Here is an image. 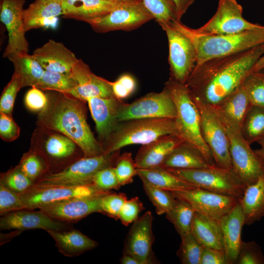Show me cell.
Returning a JSON list of instances; mask_svg holds the SVG:
<instances>
[{
  "mask_svg": "<svg viewBox=\"0 0 264 264\" xmlns=\"http://www.w3.org/2000/svg\"><path fill=\"white\" fill-rule=\"evenodd\" d=\"M110 192L111 191L100 190L91 184L81 186H33L20 195L24 209L34 210L72 198L101 196Z\"/></svg>",
  "mask_w": 264,
  "mask_h": 264,
  "instance_id": "14",
  "label": "cell"
},
{
  "mask_svg": "<svg viewBox=\"0 0 264 264\" xmlns=\"http://www.w3.org/2000/svg\"><path fill=\"white\" fill-rule=\"evenodd\" d=\"M30 148L45 157L50 165V173L60 172L84 157L81 148L68 137L39 127L33 133Z\"/></svg>",
  "mask_w": 264,
  "mask_h": 264,
  "instance_id": "7",
  "label": "cell"
},
{
  "mask_svg": "<svg viewBox=\"0 0 264 264\" xmlns=\"http://www.w3.org/2000/svg\"><path fill=\"white\" fill-rule=\"evenodd\" d=\"M191 232L203 246L224 250L220 220L196 211Z\"/></svg>",
  "mask_w": 264,
  "mask_h": 264,
  "instance_id": "30",
  "label": "cell"
},
{
  "mask_svg": "<svg viewBox=\"0 0 264 264\" xmlns=\"http://www.w3.org/2000/svg\"><path fill=\"white\" fill-rule=\"evenodd\" d=\"M126 195L123 193L112 192L103 195L101 198V213L117 220L120 211L127 200Z\"/></svg>",
  "mask_w": 264,
  "mask_h": 264,
  "instance_id": "46",
  "label": "cell"
},
{
  "mask_svg": "<svg viewBox=\"0 0 264 264\" xmlns=\"http://www.w3.org/2000/svg\"><path fill=\"white\" fill-rule=\"evenodd\" d=\"M153 185L161 189L176 191L196 188L175 175L161 165L148 168L137 169V175Z\"/></svg>",
  "mask_w": 264,
  "mask_h": 264,
  "instance_id": "34",
  "label": "cell"
},
{
  "mask_svg": "<svg viewBox=\"0 0 264 264\" xmlns=\"http://www.w3.org/2000/svg\"><path fill=\"white\" fill-rule=\"evenodd\" d=\"M164 87L176 106L178 136L198 148L210 165H215L212 152L201 135L199 110L185 84L169 78Z\"/></svg>",
  "mask_w": 264,
  "mask_h": 264,
  "instance_id": "5",
  "label": "cell"
},
{
  "mask_svg": "<svg viewBox=\"0 0 264 264\" xmlns=\"http://www.w3.org/2000/svg\"><path fill=\"white\" fill-rule=\"evenodd\" d=\"M209 106L225 129L240 131L252 105L242 84L220 101Z\"/></svg>",
  "mask_w": 264,
  "mask_h": 264,
  "instance_id": "22",
  "label": "cell"
},
{
  "mask_svg": "<svg viewBox=\"0 0 264 264\" xmlns=\"http://www.w3.org/2000/svg\"><path fill=\"white\" fill-rule=\"evenodd\" d=\"M119 155L120 151H118L99 156L83 157L60 172L45 175L33 186H81L93 184L94 175L103 168L115 166Z\"/></svg>",
  "mask_w": 264,
  "mask_h": 264,
  "instance_id": "8",
  "label": "cell"
},
{
  "mask_svg": "<svg viewBox=\"0 0 264 264\" xmlns=\"http://www.w3.org/2000/svg\"><path fill=\"white\" fill-rule=\"evenodd\" d=\"M61 0L63 1V0Z\"/></svg>",
  "mask_w": 264,
  "mask_h": 264,
  "instance_id": "59",
  "label": "cell"
},
{
  "mask_svg": "<svg viewBox=\"0 0 264 264\" xmlns=\"http://www.w3.org/2000/svg\"><path fill=\"white\" fill-rule=\"evenodd\" d=\"M12 63L14 73L20 78L22 88L37 85L44 69L33 55L27 52H19L6 57Z\"/></svg>",
  "mask_w": 264,
  "mask_h": 264,
  "instance_id": "33",
  "label": "cell"
},
{
  "mask_svg": "<svg viewBox=\"0 0 264 264\" xmlns=\"http://www.w3.org/2000/svg\"><path fill=\"white\" fill-rule=\"evenodd\" d=\"M114 96L122 100L131 95L135 90L136 83L134 77L130 74L121 75L114 82H111Z\"/></svg>",
  "mask_w": 264,
  "mask_h": 264,
  "instance_id": "50",
  "label": "cell"
},
{
  "mask_svg": "<svg viewBox=\"0 0 264 264\" xmlns=\"http://www.w3.org/2000/svg\"><path fill=\"white\" fill-rule=\"evenodd\" d=\"M193 100L200 113L202 138L212 152L215 164L222 168L232 169L229 141L225 128L209 105Z\"/></svg>",
  "mask_w": 264,
  "mask_h": 264,
  "instance_id": "12",
  "label": "cell"
},
{
  "mask_svg": "<svg viewBox=\"0 0 264 264\" xmlns=\"http://www.w3.org/2000/svg\"><path fill=\"white\" fill-rule=\"evenodd\" d=\"M236 264H264V255L261 247L254 241H242Z\"/></svg>",
  "mask_w": 264,
  "mask_h": 264,
  "instance_id": "47",
  "label": "cell"
},
{
  "mask_svg": "<svg viewBox=\"0 0 264 264\" xmlns=\"http://www.w3.org/2000/svg\"><path fill=\"white\" fill-rule=\"evenodd\" d=\"M260 148L254 150V152L264 160V139L260 140L257 142Z\"/></svg>",
  "mask_w": 264,
  "mask_h": 264,
  "instance_id": "57",
  "label": "cell"
},
{
  "mask_svg": "<svg viewBox=\"0 0 264 264\" xmlns=\"http://www.w3.org/2000/svg\"><path fill=\"white\" fill-rule=\"evenodd\" d=\"M0 182L12 191L22 194L28 190L34 183L17 165L7 171L0 174Z\"/></svg>",
  "mask_w": 264,
  "mask_h": 264,
  "instance_id": "42",
  "label": "cell"
},
{
  "mask_svg": "<svg viewBox=\"0 0 264 264\" xmlns=\"http://www.w3.org/2000/svg\"><path fill=\"white\" fill-rule=\"evenodd\" d=\"M240 132L250 145L264 139V109L252 106L245 117Z\"/></svg>",
  "mask_w": 264,
  "mask_h": 264,
  "instance_id": "36",
  "label": "cell"
},
{
  "mask_svg": "<svg viewBox=\"0 0 264 264\" xmlns=\"http://www.w3.org/2000/svg\"><path fill=\"white\" fill-rule=\"evenodd\" d=\"M25 2V0H0V19L8 35L3 57L15 52L28 51L23 20Z\"/></svg>",
  "mask_w": 264,
  "mask_h": 264,
  "instance_id": "17",
  "label": "cell"
},
{
  "mask_svg": "<svg viewBox=\"0 0 264 264\" xmlns=\"http://www.w3.org/2000/svg\"><path fill=\"white\" fill-rule=\"evenodd\" d=\"M140 179L143 189L154 206L156 213L160 215L168 212L173 206L176 199L173 193L155 186L144 179Z\"/></svg>",
  "mask_w": 264,
  "mask_h": 264,
  "instance_id": "39",
  "label": "cell"
},
{
  "mask_svg": "<svg viewBox=\"0 0 264 264\" xmlns=\"http://www.w3.org/2000/svg\"><path fill=\"white\" fill-rule=\"evenodd\" d=\"M32 55L46 71L69 73L78 59L62 43L49 40Z\"/></svg>",
  "mask_w": 264,
  "mask_h": 264,
  "instance_id": "24",
  "label": "cell"
},
{
  "mask_svg": "<svg viewBox=\"0 0 264 264\" xmlns=\"http://www.w3.org/2000/svg\"><path fill=\"white\" fill-rule=\"evenodd\" d=\"M177 255L183 264H200L203 246L191 233L181 237Z\"/></svg>",
  "mask_w": 264,
  "mask_h": 264,
  "instance_id": "43",
  "label": "cell"
},
{
  "mask_svg": "<svg viewBox=\"0 0 264 264\" xmlns=\"http://www.w3.org/2000/svg\"><path fill=\"white\" fill-rule=\"evenodd\" d=\"M171 192L176 198L188 202L196 211L218 220L230 211L239 200L198 188Z\"/></svg>",
  "mask_w": 264,
  "mask_h": 264,
  "instance_id": "16",
  "label": "cell"
},
{
  "mask_svg": "<svg viewBox=\"0 0 264 264\" xmlns=\"http://www.w3.org/2000/svg\"><path fill=\"white\" fill-rule=\"evenodd\" d=\"M229 141L232 169L246 186L264 176V160L252 150L240 131L225 129Z\"/></svg>",
  "mask_w": 264,
  "mask_h": 264,
  "instance_id": "15",
  "label": "cell"
},
{
  "mask_svg": "<svg viewBox=\"0 0 264 264\" xmlns=\"http://www.w3.org/2000/svg\"><path fill=\"white\" fill-rule=\"evenodd\" d=\"M166 168L196 188L239 199L246 187L232 169L222 168L216 164L194 169Z\"/></svg>",
  "mask_w": 264,
  "mask_h": 264,
  "instance_id": "6",
  "label": "cell"
},
{
  "mask_svg": "<svg viewBox=\"0 0 264 264\" xmlns=\"http://www.w3.org/2000/svg\"><path fill=\"white\" fill-rule=\"evenodd\" d=\"M22 88L19 75L13 73L10 81L4 87L0 98V112L12 115L17 94Z\"/></svg>",
  "mask_w": 264,
  "mask_h": 264,
  "instance_id": "45",
  "label": "cell"
},
{
  "mask_svg": "<svg viewBox=\"0 0 264 264\" xmlns=\"http://www.w3.org/2000/svg\"><path fill=\"white\" fill-rule=\"evenodd\" d=\"M144 209L139 198L133 197L125 201L120 211L119 219L123 225L127 226L136 220L139 214Z\"/></svg>",
  "mask_w": 264,
  "mask_h": 264,
  "instance_id": "51",
  "label": "cell"
},
{
  "mask_svg": "<svg viewBox=\"0 0 264 264\" xmlns=\"http://www.w3.org/2000/svg\"><path fill=\"white\" fill-rule=\"evenodd\" d=\"M61 0H35L24 9L23 25L25 32L39 28H56L58 17L62 15Z\"/></svg>",
  "mask_w": 264,
  "mask_h": 264,
  "instance_id": "25",
  "label": "cell"
},
{
  "mask_svg": "<svg viewBox=\"0 0 264 264\" xmlns=\"http://www.w3.org/2000/svg\"><path fill=\"white\" fill-rule=\"evenodd\" d=\"M71 74L76 86L68 94L77 99L86 102L92 97L114 96L111 82L94 74L81 59L73 67Z\"/></svg>",
  "mask_w": 264,
  "mask_h": 264,
  "instance_id": "21",
  "label": "cell"
},
{
  "mask_svg": "<svg viewBox=\"0 0 264 264\" xmlns=\"http://www.w3.org/2000/svg\"><path fill=\"white\" fill-rule=\"evenodd\" d=\"M20 128L12 115L0 112V137L6 142H11L19 136Z\"/></svg>",
  "mask_w": 264,
  "mask_h": 264,
  "instance_id": "53",
  "label": "cell"
},
{
  "mask_svg": "<svg viewBox=\"0 0 264 264\" xmlns=\"http://www.w3.org/2000/svg\"><path fill=\"white\" fill-rule=\"evenodd\" d=\"M196 210L187 201L176 198L172 208L166 213L167 219L174 225L180 237L191 233Z\"/></svg>",
  "mask_w": 264,
  "mask_h": 264,
  "instance_id": "35",
  "label": "cell"
},
{
  "mask_svg": "<svg viewBox=\"0 0 264 264\" xmlns=\"http://www.w3.org/2000/svg\"><path fill=\"white\" fill-rule=\"evenodd\" d=\"M176 7L177 20L179 22L195 0H171Z\"/></svg>",
  "mask_w": 264,
  "mask_h": 264,
  "instance_id": "55",
  "label": "cell"
},
{
  "mask_svg": "<svg viewBox=\"0 0 264 264\" xmlns=\"http://www.w3.org/2000/svg\"><path fill=\"white\" fill-rule=\"evenodd\" d=\"M220 222L228 264H235L242 242V230L244 225L243 214L239 200L230 211L221 218Z\"/></svg>",
  "mask_w": 264,
  "mask_h": 264,
  "instance_id": "26",
  "label": "cell"
},
{
  "mask_svg": "<svg viewBox=\"0 0 264 264\" xmlns=\"http://www.w3.org/2000/svg\"><path fill=\"white\" fill-rule=\"evenodd\" d=\"M153 221L152 212H146L133 222L126 239L124 253L132 256L141 264L155 262L152 251L154 240Z\"/></svg>",
  "mask_w": 264,
  "mask_h": 264,
  "instance_id": "18",
  "label": "cell"
},
{
  "mask_svg": "<svg viewBox=\"0 0 264 264\" xmlns=\"http://www.w3.org/2000/svg\"><path fill=\"white\" fill-rule=\"evenodd\" d=\"M92 183L99 189L105 191L118 190L121 186L114 166L108 167L98 171L93 177Z\"/></svg>",
  "mask_w": 264,
  "mask_h": 264,
  "instance_id": "49",
  "label": "cell"
},
{
  "mask_svg": "<svg viewBox=\"0 0 264 264\" xmlns=\"http://www.w3.org/2000/svg\"><path fill=\"white\" fill-rule=\"evenodd\" d=\"M264 54V44L196 65L185 84L191 97L217 103L242 85Z\"/></svg>",
  "mask_w": 264,
  "mask_h": 264,
  "instance_id": "1",
  "label": "cell"
},
{
  "mask_svg": "<svg viewBox=\"0 0 264 264\" xmlns=\"http://www.w3.org/2000/svg\"><path fill=\"white\" fill-rule=\"evenodd\" d=\"M124 0H64V18L86 22L111 11Z\"/></svg>",
  "mask_w": 264,
  "mask_h": 264,
  "instance_id": "27",
  "label": "cell"
},
{
  "mask_svg": "<svg viewBox=\"0 0 264 264\" xmlns=\"http://www.w3.org/2000/svg\"><path fill=\"white\" fill-rule=\"evenodd\" d=\"M173 22L161 27L168 42L170 78L185 84L196 65L197 52L190 39Z\"/></svg>",
  "mask_w": 264,
  "mask_h": 264,
  "instance_id": "10",
  "label": "cell"
},
{
  "mask_svg": "<svg viewBox=\"0 0 264 264\" xmlns=\"http://www.w3.org/2000/svg\"><path fill=\"white\" fill-rule=\"evenodd\" d=\"M209 165L198 148L184 141L174 148L161 165L165 168L178 169H199Z\"/></svg>",
  "mask_w": 264,
  "mask_h": 264,
  "instance_id": "31",
  "label": "cell"
},
{
  "mask_svg": "<svg viewBox=\"0 0 264 264\" xmlns=\"http://www.w3.org/2000/svg\"><path fill=\"white\" fill-rule=\"evenodd\" d=\"M182 141L177 135L167 134L142 145L134 160L137 168L148 169L161 165L167 155Z\"/></svg>",
  "mask_w": 264,
  "mask_h": 264,
  "instance_id": "28",
  "label": "cell"
},
{
  "mask_svg": "<svg viewBox=\"0 0 264 264\" xmlns=\"http://www.w3.org/2000/svg\"><path fill=\"white\" fill-rule=\"evenodd\" d=\"M46 93L48 101L38 113L37 126L68 137L81 148L85 157L105 154L87 123L85 102L66 93L49 90Z\"/></svg>",
  "mask_w": 264,
  "mask_h": 264,
  "instance_id": "2",
  "label": "cell"
},
{
  "mask_svg": "<svg viewBox=\"0 0 264 264\" xmlns=\"http://www.w3.org/2000/svg\"><path fill=\"white\" fill-rule=\"evenodd\" d=\"M24 209L20 194L0 182V215L1 216L15 211Z\"/></svg>",
  "mask_w": 264,
  "mask_h": 264,
  "instance_id": "48",
  "label": "cell"
},
{
  "mask_svg": "<svg viewBox=\"0 0 264 264\" xmlns=\"http://www.w3.org/2000/svg\"><path fill=\"white\" fill-rule=\"evenodd\" d=\"M114 168L121 186L131 183L133 181V177L137 175V167L130 152H125L119 155Z\"/></svg>",
  "mask_w": 264,
  "mask_h": 264,
  "instance_id": "44",
  "label": "cell"
},
{
  "mask_svg": "<svg viewBox=\"0 0 264 264\" xmlns=\"http://www.w3.org/2000/svg\"><path fill=\"white\" fill-rule=\"evenodd\" d=\"M87 102L95 124L98 141L102 146L118 123V114L124 102L115 96L92 97Z\"/></svg>",
  "mask_w": 264,
  "mask_h": 264,
  "instance_id": "23",
  "label": "cell"
},
{
  "mask_svg": "<svg viewBox=\"0 0 264 264\" xmlns=\"http://www.w3.org/2000/svg\"><path fill=\"white\" fill-rule=\"evenodd\" d=\"M242 86L251 105L264 109V70L250 73Z\"/></svg>",
  "mask_w": 264,
  "mask_h": 264,
  "instance_id": "41",
  "label": "cell"
},
{
  "mask_svg": "<svg viewBox=\"0 0 264 264\" xmlns=\"http://www.w3.org/2000/svg\"><path fill=\"white\" fill-rule=\"evenodd\" d=\"M264 26L245 20L243 17L242 7L237 0H219L214 15L203 25L193 30L204 35H228Z\"/></svg>",
  "mask_w": 264,
  "mask_h": 264,
  "instance_id": "11",
  "label": "cell"
},
{
  "mask_svg": "<svg viewBox=\"0 0 264 264\" xmlns=\"http://www.w3.org/2000/svg\"><path fill=\"white\" fill-rule=\"evenodd\" d=\"M76 86L71 72L61 73L44 70L36 87L42 90L68 93Z\"/></svg>",
  "mask_w": 264,
  "mask_h": 264,
  "instance_id": "38",
  "label": "cell"
},
{
  "mask_svg": "<svg viewBox=\"0 0 264 264\" xmlns=\"http://www.w3.org/2000/svg\"><path fill=\"white\" fill-rule=\"evenodd\" d=\"M244 225H250L264 216V176L254 183L246 186L239 199Z\"/></svg>",
  "mask_w": 264,
  "mask_h": 264,
  "instance_id": "32",
  "label": "cell"
},
{
  "mask_svg": "<svg viewBox=\"0 0 264 264\" xmlns=\"http://www.w3.org/2000/svg\"><path fill=\"white\" fill-rule=\"evenodd\" d=\"M103 196L72 198L48 204L38 209L56 220L72 223L90 214L100 213V202Z\"/></svg>",
  "mask_w": 264,
  "mask_h": 264,
  "instance_id": "20",
  "label": "cell"
},
{
  "mask_svg": "<svg viewBox=\"0 0 264 264\" xmlns=\"http://www.w3.org/2000/svg\"><path fill=\"white\" fill-rule=\"evenodd\" d=\"M176 116V105L168 90L151 92L131 103H123L118 114V122L133 119L173 118Z\"/></svg>",
  "mask_w": 264,
  "mask_h": 264,
  "instance_id": "13",
  "label": "cell"
},
{
  "mask_svg": "<svg viewBox=\"0 0 264 264\" xmlns=\"http://www.w3.org/2000/svg\"><path fill=\"white\" fill-rule=\"evenodd\" d=\"M194 45L196 65L208 60L244 51L264 44V26L235 34L204 35L196 33L180 21L173 22Z\"/></svg>",
  "mask_w": 264,
  "mask_h": 264,
  "instance_id": "3",
  "label": "cell"
},
{
  "mask_svg": "<svg viewBox=\"0 0 264 264\" xmlns=\"http://www.w3.org/2000/svg\"><path fill=\"white\" fill-rule=\"evenodd\" d=\"M47 232L55 241L59 252L66 257L78 256L98 245L97 242L72 227Z\"/></svg>",
  "mask_w": 264,
  "mask_h": 264,
  "instance_id": "29",
  "label": "cell"
},
{
  "mask_svg": "<svg viewBox=\"0 0 264 264\" xmlns=\"http://www.w3.org/2000/svg\"><path fill=\"white\" fill-rule=\"evenodd\" d=\"M154 19L143 0H124L110 13L86 22L97 33L135 29Z\"/></svg>",
  "mask_w": 264,
  "mask_h": 264,
  "instance_id": "9",
  "label": "cell"
},
{
  "mask_svg": "<svg viewBox=\"0 0 264 264\" xmlns=\"http://www.w3.org/2000/svg\"><path fill=\"white\" fill-rule=\"evenodd\" d=\"M48 101L46 93L35 86L32 87L26 92L24 98L26 108L31 111L38 113L45 108Z\"/></svg>",
  "mask_w": 264,
  "mask_h": 264,
  "instance_id": "52",
  "label": "cell"
},
{
  "mask_svg": "<svg viewBox=\"0 0 264 264\" xmlns=\"http://www.w3.org/2000/svg\"><path fill=\"white\" fill-rule=\"evenodd\" d=\"M19 165L34 183L50 173V165L45 157L40 152L31 148L23 154Z\"/></svg>",
  "mask_w": 264,
  "mask_h": 264,
  "instance_id": "37",
  "label": "cell"
},
{
  "mask_svg": "<svg viewBox=\"0 0 264 264\" xmlns=\"http://www.w3.org/2000/svg\"><path fill=\"white\" fill-rule=\"evenodd\" d=\"M200 264H228L225 251L203 246Z\"/></svg>",
  "mask_w": 264,
  "mask_h": 264,
  "instance_id": "54",
  "label": "cell"
},
{
  "mask_svg": "<svg viewBox=\"0 0 264 264\" xmlns=\"http://www.w3.org/2000/svg\"><path fill=\"white\" fill-rule=\"evenodd\" d=\"M154 19L161 27L177 21L176 7L171 0H143Z\"/></svg>",
  "mask_w": 264,
  "mask_h": 264,
  "instance_id": "40",
  "label": "cell"
},
{
  "mask_svg": "<svg viewBox=\"0 0 264 264\" xmlns=\"http://www.w3.org/2000/svg\"><path fill=\"white\" fill-rule=\"evenodd\" d=\"M72 227L71 223L56 220L42 211L22 209L10 212L0 218L1 230L14 229L21 232L35 229L58 231Z\"/></svg>",
  "mask_w": 264,
  "mask_h": 264,
  "instance_id": "19",
  "label": "cell"
},
{
  "mask_svg": "<svg viewBox=\"0 0 264 264\" xmlns=\"http://www.w3.org/2000/svg\"><path fill=\"white\" fill-rule=\"evenodd\" d=\"M167 134L178 135L175 119H133L118 122L102 144L105 154H111L126 146L147 144Z\"/></svg>",
  "mask_w": 264,
  "mask_h": 264,
  "instance_id": "4",
  "label": "cell"
},
{
  "mask_svg": "<svg viewBox=\"0 0 264 264\" xmlns=\"http://www.w3.org/2000/svg\"><path fill=\"white\" fill-rule=\"evenodd\" d=\"M120 263L122 264H141V263L132 256L126 253H123Z\"/></svg>",
  "mask_w": 264,
  "mask_h": 264,
  "instance_id": "56",
  "label": "cell"
},
{
  "mask_svg": "<svg viewBox=\"0 0 264 264\" xmlns=\"http://www.w3.org/2000/svg\"><path fill=\"white\" fill-rule=\"evenodd\" d=\"M264 70V54L259 59L256 63L254 71Z\"/></svg>",
  "mask_w": 264,
  "mask_h": 264,
  "instance_id": "58",
  "label": "cell"
}]
</instances>
